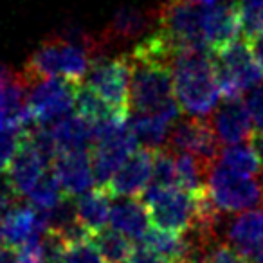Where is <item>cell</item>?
I'll return each mask as SVG.
<instances>
[{"instance_id":"13","label":"cell","mask_w":263,"mask_h":263,"mask_svg":"<svg viewBox=\"0 0 263 263\" xmlns=\"http://www.w3.org/2000/svg\"><path fill=\"white\" fill-rule=\"evenodd\" d=\"M215 130L216 139L220 144H241L243 141L251 139L254 130H252V117L247 105L238 99H226L222 105L215 108L211 117H208Z\"/></svg>"},{"instance_id":"4","label":"cell","mask_w":263,"mask_h":263,"mask_svg":"<svg viewBox=\"0 0 263 263\" xmlns=\"http://www.w3.org/2000/svg\"><path fill=\"white\" fill-rule=\"evenodd\" d=\"M205 16L208 6L204 4H195L191 0H166L155 11V26L177 51H209L205 42Z\"/></svg>"},{"instance_id":"7","label":"cell","mask_w":263,"mask_h":263,"mask_svg":"<svg viewBox=\"0 0 263 263\" xmlns=\"http://www.w3.org/2000/svg\"><path fill=\"white\" fill-rule=\"evenodd\" d=\"M141 200L146 205L150 220L157 229L170 231L175 234H186L193 226V197L180 187L159 190V187L148 186Z\"/></svg>"},{"instance_id":"1","label":"cell","mask_w":263,"mask_h":263,"mask_svg":"<svg viewBox=\"0 0 263 263\" xmlns=\"http://www.w3.org/2000/svg\"><path fill=\"white\" fill-rule=\"evenodd\" d=\"M105 42L96 40L81 31H69L63 36H52L29 56L22 74L29 83L44 78H65L80 83L90 70L94 58L103 56Z\"/></svg>"},{"instance_id":"14","label":"cell","mask_w":263,"mask_h":263,"mask_svg":"<svg viewBox=\"0 0 263 263\" xmlns=\"http://www.w3.org/2000/svg\"><path fill=\"white\" fill-rule=\"evenodd\" d=\"M51 172L56 177L65 197H81L96 184L90 152L60 154L52 161Z\"/></svg>"},{"instance_id":"37","label":"cell","mask_w":263,"mask_h":263,"mask_svg":"<svg viewBox=\"0 0 263 263\" xmlns=\"http://www.w3.org/2000/svg\"><path fill=\"white\" fill-rule=\"evenodd\" d=\"M249 45H251V49H252V54H254L256 63H258L259 69L263 70V34L252 38V40L249 42Z\"/></svg>"},{"instance_id":"35","label":"cell","mask_w":263,"mask_h":263,"mask_svg":"<svg viewBox=\"0 0 263 263\" xmlns=\"http://www.w3.org/2000/svg\"><path fill=\"white\" fill-rule=\"evenodd\" d=\"M126 263H168V261L164 258H161L159 254H155V252H152L150 249L143 247V245H137V247H134V251H132Z\"/></svg>"},{"instance_id":"20","label":"cell","mask_w":263,"mask_h":263,"mask_svg":"<svg viewBox=\"0 0 263 263\" xmlns=\"http://www.w3.org/2000/svg\"><path fill=\"white\" fill-rule=\"evenodd\" d=\"M152 24H155V13H146L136 8H123L116 13L112 24L103 34V42L106 47L114 44H128L146 33Z\"/></svg>"},{"instance_id":"22","label":"cell","mask_w":263,"mask_h":263,"mask_svg":"<svg viewBox=\"0 0 263 263\" xmlns=\"http://www.w3.org/2000/svg\"><path fill=\"white\" fill-rule=\"evenodd\" d=\"M172 121L164 119L161 116H152V114L132 112L128 119L132 134L136 136L137 143L148 150H162L168 143L170 132H172Z\"/></svg>"},{"instance_id":"12","label":"cell","mask_w":263,"mask_h":263,"mask_svg":"<svg viewBox=\"0 0 263 263\" xmlns=\"http://www.w3.org/2000/svg\"><path fill=\"white\" fill-rule=\"evenodd\" d=\"M223 234L227 245L243 258L251 263H263V205L233 216Z\"/></svg>"},{"instance_id":"15","label":"cell","mask_w":263,"mask_h":263,"mask_svg":"<svg viewBox=\"0 0 263 263\" xmlns=\"http://www.w3.org/2000/svg\"><path fill=\"white\" fill-rule=\"evenodd\" d=\"M241 33V18L238 0H218L208 6L205 16V42L209 52L220 51L238 40Z\"/></svg>"},{"instance_id":"23","label":"cell","mask_w":263,"mask_h":263,"mask_svg":"<svg viewBox=\"0 0 263 263\" xmlns=\"http://www.w3.org/2000/svg\"><path fill=\"white\" fill-rule=\"evenodd\" d=\"M74 110L80 117L88 121L90 124L108 123V121H128V114L117 110L110 103H106L101 96L96 94L87 85H80L76 92V105Z\"/></svg>"},{"instance_id":"6","label":"cell","mask_w":263,"mask_h":263,"mask_svg":"<svg viewBox=\"0 0 263 263\" xmlns=\"http://www.w3.org/2000/svg\"><path fill=\"white\" fill-rule=\"evenodd\" d=\"M208 191L222 213H243L263 205V182L222 164H213L208 173Z\"/></svg>"},{"instance_id":"21","label":"cell","mask_w":263,"mask_h":263,"mask_svg":"<svg viewBox=\"0 0 263 263\" xmlns=\"http://www.w3.org/2000/svg\"><path fill=\"white\" fill-rule=\"evenodd\" d=\"M110 193L103 187L96 186L94 190L87 191L76 200V211L80 223L88 231V234H96L106 229L110 220Z\"/></svg>"},{"instance_id":"27","label":"cell","mask_w":263,"mask_h":263,"mask_svg":"<svg viewBox=\"0 0 263 263\" xmlns=\"http://www.w3.org/2000/svg\"><path fill=\"white\" fill-rule=\"evenodd\" d=\"M63 191L60 187L56 177L52 175V172H45V175L38 180V184L33 187L27 198H29V205H33L38 211L49 213L51 209H54L60 202L63 200Z\"/></svg>"},{"instance_id":"40","label":"cell","mask_w":263,"mask_h":263,"mask_svg":"<svg viewBox=\"0 0 263 263\" xmlns=\"http://www.w3.org/2000/svg\"><path fill=\"white\" fill-rule=\"evenodd\" d=\"M0 243H4V229H2V222H0Z\"/></svg>"},{"instance_id":"16","label":"cell","mask_w":263,"mask_h":263,"mask_svg":"<svg viewBox=\"0 0 263 263\" xmlns=\"http://www.w3.org/2000/svg\"><path fill=\"white\" fill-rule=\"evenodd\" d=\"M49 166L51 164L45 161L44 155L33 144L29 130H27L26 137L22 141V146H20L18 154L13 159L11 166L8 170V179L18 193V197H27L33 191V187L45 175Z\"/></svg>"},{"instance_id":"9","label":"cell","mask_w":263,"mask_h":263,"mask_svg":"<svg viewBox=\"0 0 263 263\" xmlns=\"http://www.w3.org/2000/svg\"><path fill=\"white\" fill-rule=\"evenodd\" d=\"M87 87L121 112L130 114L132 63L130 56L94 58L87 74Z\"/></svg>"},{"instance_id":"36","label":"cell","mask_w":263,"mask_h":263,"mask_svg":"<svg viewBox=\"0 0 263 263\" xmlns=\"http://www.w3.org/2000/svg\"><path fill=\"white\" fill-rule=\"evenodd\" d=\"M0 263H20L18 249L9 243H0Z\"/></svg>"},{"instance_id":"2","label":"cell","mask_w":263,"mask_h":263,"mask_svg":"<svg viewBox=\"0 0 263 263\" xmlns=\"http://www.w3.org/2000/svg\"><path fill=\"white\" fill-rule=\"evenodd\" d=\"M172 76L180 110L190 117L208 119L222 96L211 52L200 49L180 51L172 63Z\"/></svg>"},{"instance_id":"29","label":"cell","mask_w":263,"mask_h":263,"mask_svg":"<svg viewBox=\"0 0 263 263\" xmlns=\"http://www.w3.org/2000/svg\"><path fill=\"white\" fill-rule=\"evenodd\" d=\"M243 40L263 34V0H238Z\"/></svg>"},{"instance_id":"8","label":"cell","mask_w":263,"mask_h":263,"mask_svg":"<svg viewBox=\"0 0 263 263\" xmlns=\"http://www.w3.org/2000/svg\"><path fill=\"white\" fill-rule=\"evenodd\" d=\"M80 83L65 78H44L29 83V103L34 123L49 126L62 117L69 116L76 105V92Z\"/></svg>"},{"instance_id":"5","label":"cell","mask_w":263,"mask_h":263,"mask_svg":"<svg viewBox=\"0 0 263 263\" xmlns=\"http://www.w3.org/2000/svg\"><path fill=\"white\" fill-rule=\"evenodd\" d=\"M211 54L223 99H238L243 92L263 83V70L256 63L247 40H236Z\"/></svg>"},{"instance_id":"19","label":"cell","mask_w":263,"mask_h":263,"mask_svg":"<svg viewBox=\"0 0 263 263\" xmlns=\"http://www.w3.org/2000/svg\"><path fill=\"white\" fill-rule=\"evenodd\" d=\"M45 128L54 141L58 155L69 152H90L94 146L92 124L78 114H69Z\"/></svg>"},{"instance_id":"25","label":"cell","mask_w":263,"mask_h":263,"mask_svg":"<svg viewBox=\"0 0 263 263\" xmlns=\"http://www.w3.org/2000/svg\"><path fill=\"white\" fill-rule=\"evenodd\" d=\"M218 164L247 177H263V166L252 144H231L220 150Z\"/></svg>"},{"instance_id":"30","label":"cell","mask_w":263,"mask_h":263,"mask_svg":"<svg viewBox=\"0 0 263 263\" xmlns=\"http://www.w3.org/2000/svg\"><path fill=\"white\" fill-rule=\"evenodd\" d=\"M63 263H106L103 259L101 252L94 245V241L81 240L76 243H70L65 247V254H63Z\"/></svg>"},{"instance_id":"31","label":"cell","mask_w":263,"mask_h":263,"mask_svg":"<svg viewBox=\"0 0 263 263\" xmlns=\"http://www.w3.org/2000/svg\"><path fill=\"white\" fill-rule=\"evenodd\" d=\"M26 132H0V175H4L11 166L13 159L16 157Z\"/></svg>"},{"instance_id":"24","label":"cell","mask_w":263,"mask_h":263,"mask_svg":"<svg viewBox=\"0 0 263 263\" xmlns=\"http://www.w3.org/2000/svg\"><path fill=\"white\" fill-rule=\"evenodd\" d=\"M139 245L150 249L152 252L164 258L168 263L186 261L187 259V243L184 234H175L170 233V231L154 227V229H150L144 234Z\"/></svg>"},{"instance_id":"42","label":"cell","mask_w":263,"mask_h":263,"mask_svg":"<svg viewBox=\"0 0 263 263\" xmlns=\"http://www.w3.org/2000/svg\"><path fill=\"white\" fill-rule=\"evenodd\" d=\"M62 263H63V261H62Z\"/></svg>"},{"instance_id":"10","label":"cell","mask_w":263,"mask_h":263,"mask_svg":"<svg viewBox=\"0 0 263 263\" xmlns=\"http://www.w3.org/2000/svg\"><path fill=\"white\" fill-rule=\"evenodd\" d=\"M220 141L216 139L209 119L186 117L179 119L172 126L166 150L172 154H191L211 168L218 162Z\"/></svg>"},{"instance_id":"11","label":"cell","mask_w":263,"mask_h":263,"mask_svg":"<svg viewBox=\"0 0 263 263\" xmlns=\"http://www.w3.org/2000/svg\"><path fill=\"white\" fill-rule=\"evenodd\" d=\"M155 150L139 148L136 154H132L123 166L116 172L108 186L105 187L110 197L117 198H137L143 197L146 187L152 182L154 173Z\"/></svg>"},{"instance_id":"38","label":"cell","mask_w":263,"mask_h":263,"mask_svg":"<svg viewBox=\"0 0 263 263\" xmlns=\"http://www.w3.org/2000/svg\"><path fill=\"white\" fill-rule=\"evenodd\" d=\"M252 148L256 150V154H258L259 161H261V166H263V130H258L252 134Z\"/></svg>"},{"instance_id":"17","label":"cell","mask_w":263,"mask_h":263,"mask_svg":"<svg viewBox=\"0 0 263 263\" xmlns=\"http://www.w3.org/2000/svg\"><path fill=\"white\" fill-rule=\"evenodd\" d=\"M4 241L20 249L47 233V216L33 205H16L2 220Z\"/></svg>"},{"instance_id":"32","label":"cell","mask_w":263,"mask_h":263,"mask_svg":"<svg viewBox=\"0 0 263 263\" xmlns=\"http://www.w3.org/2000/svg\"><path fill=\"white\" fill-rule=\"evenodd\" d=\"M204 263H251L247 258L234 251L231 245L216 241L211 249H209L208 256H205Z\"/></svg>"},{"instance_id":"18","label":"cell","mask_w":263,"mask_h":263,"mask_svg":"<svg viewBox=\"0 0 263 263\" xmlns=\"http://www.w3.org/2000/svg\"><path fill=\"white\" fill-rule=\"evenodd\" d=\"M108 223L130 241L141 243L150 231V213L141 198H119L110 209Z\"/></svg>"},{"instance_id":"33","label":"cell","mask_w":263,"mask_h":263,"mask_svg":"<svg viewBox=\"0 0 263 263\" xmlns=\"http://www.w3.org/2000/svg\"><path fill=\"white\" fill-rule=\"evenodd\" d=\"M245 105H247L249 112H251L252 123L256 124V128L263 130V83H259L251 92H247Z\"/></svg>"},{"instance_id":"3","label":"cell","mask_w":263,"mask_h":263,"mask_svg":"<svg viewBox=\"0 0 263 263\" xmlns=\"http://www.w3.org/2000/svg\"><path fill=\"white\" fill-rule=\"evenodd\" d=\"M130 56V54H128ZM130 106L132 112L152 114L177 123L180 106L173 88L172 67L148 60L132 58Z\"/></svg>"},{"instance_id":"34","label":"cell","mask_w":263,"mask_h":263,"mask_svg":"<svg viewBox=\"0 0 263 263\" xmlns=\"http://www.w3.org/2000/svg\"><path fill=\"white\" fill-rule=\"evenodd\" d=\"M18 193L11 186L8 175H0V218H4L13 208L18 205Z\"/></svg>"},{"instance_id":"26","label":"cell","mask_w":263,"mask_h":263,"mask_svg":"<svg viewBox=\"0 0 263 263\" xmlns=\"http://www.w3.org/2000/svg\"><path fill=\"white\" fill-rule=\"evenodd\" d=\"M90 240L94 241V245L101 252L103 259L106 263H126L132 251H134L132 241L121 233L114 231L112 227L92 234Z\"/></svg>"},{"instance_id":"39","label":"cell","mask_w":263,"mask_h":263,"mask_svg":"<svg viewBox=\"0 0 263 263\" xmlns=\"http://www.w3.org/2000/svg\"><path fill=\"white\" fill-rule=\"evenodd\" d=\"M191 2H195V4H204V6H211V4H215V2H218V0H191Z\"/></svg>"},{"instance_id":"28","label":"cell","mask_w":263,"mask_h":263,"mask_svg":"<svg viewBox=\"0 0 263 263\" xmlns=\"http://www.w3.org/2000/svg\"><path fill=\"white\" fill-rule=\"evenodd\" d=\"M150 187L159 190H170L177 186V168H175V155L170 150H155L154 159V173H152Z\"/></svg>"},{"instance_id":"41","label":"cell","mask_w":263,"mask_h":263,"mask_svg":"<svg viewBox=\"0 0 263 263\" xmlns=\"http://www.w3.org/2000/svg\"><path fill=\"white\" fill-rule=\"evenodd\" d=\"M177 263H191V261H177Z\"/></svg>"}]
</instances>
